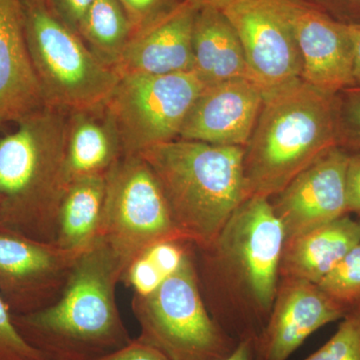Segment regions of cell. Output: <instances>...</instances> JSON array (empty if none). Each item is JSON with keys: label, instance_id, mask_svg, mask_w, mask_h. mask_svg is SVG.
I'll return each mask as SVG.
<instances>
[{"label": "cell", "instance_id": "cell-1", "mask_svg": "<svg viewBox=\"0 0 360 360\" xmlns=\"http://www.w3.org/2000/svg\"><path fill=\"white\" fill-rule=\"evenodd\" d=\"M284 241L283 225L269 198L250 196L210 245L194 246L208 312L236 342L257 338L269 321Z\"/></svg>", "mask_w": 360, "mask_h": 360}, {"label": "cell", "instance_id": "cell-2", "mask_svg": "<svg viewBox=\"0 0 360 360\" xmlns=\"http://www.w3.org/2000/svg\"><path fill=\"white\" fill-rule=\"evenodd\" d=\"M123 274L115 252L98 238L78 255L58 300L13 315L14 324L49 360H96L113 354L134 340L116 304Z\"/></svg>", "mask_w": 360, "mask_h": 360}, {"label": "cell", "instance_id": "cell-3", "mask_svg": "<svg viewBox=\"0 0 360 360\" xmlns=\"http://www.w3.org/2000/svg\"><path fill=\"white\" fill-rule=\"evenodd\" d=\"M340 146L338 96L295 80L264 92L245 146L248 196L271 198L305 168Z\"/></svg>", "mask_w": 360, "mask_h": 360}, {"label": "cell", "instance_id": "cell-4", "mask_svg": "<svg viewBox=\"0 0 360 360\" xmlns=\"http://www.w3.org/2000/svg\"><path fill=\"white\" fill-rule=\"evenodd\" d=\"M68 113L46 105L0 137V229L56 243Z\"/></svg>", "mask_w": 360, "mask_h": 360}, {"label": "cell", "instance_id": "cell-5", "mask_svg": "<svg viewBox=\"0 0 360 360\" xmlns=\"http://www.w3.org/2000/svg\"><path fill=\"white\" fill-rule=\"evenodd\" d=\"M137 155L155 174L177 229L195 248L210 245L248 198L245 146L179 139Z\"/></svg>", "mask_w": 360, "mask_h": 360}, {"label": "cell", "instance_id": "cell-6", "mask_svg": "<svg viewBox=\"0 0 360 360\" xmlns=\"http://www.w3.org/2000/svg\"><path fill=\"white\" fill-rule=\"evenodd\" d=\"M139 340L170 360H222L238 345L213 321L201 295L194 245L155 290L134 295Z\"/></svg>", "mask_w": 360, "mask_h": 360}, {"label": "cell", "instance_id": "cell-7", "mask_svg": "<svg viewBox=\"0 0 360 360\" xmlns=\"http://www.w3.org/2000/svg\"><path fill=\"white\" fill-rule=\"evenodd\" d=\"M26 41L47 106L66 111L103 105L120 80L44 2L23 1Z\"/></svg>", "mask_w": 360, "mask_h": 360}, {"label": "cell", "instance_id": "cell-8", "mask_svg": "<svg viewBox=\"0 0 360 360\" xmlns=\"http://www.w3.org/2000/svg\"><path fill=\"white\" fill-rule=\"evenodd\" d=\"M98 238L115 252L124 272L158 243L188 241L175 225L162 189L141 155H123L106 174Z\"/></svg>", "mask_w": 360, "mask_h": 360}, {"label": "cell", "instance_id": "cell-9", "mask_svg": "<svg viewBox=\"0 0 360 360\" xmlns=\"http://www.w3.org/2000/svg\"><path fill=\"white\" fill-rule=\"evenodd\" d=\"M205 84L194 71L120 75L105 106L124 155L179 139L182 125Z\"/></svg>", "mask_w": 360, "mask_h": 360}, {"label": "cell", "instance_id": "cell-10", "mask_svg": "<svg viewBox=\"0 0 360 360\" xmlns=\"http://www.w3.org/2000/svg\"><path fill=\"white\" fill-rule=\"evenodd\" d=\"M217 7L238 33L250 79L264 92L302 78L295 35L274 0H229Z\"/></svg>", "mask_w": 360, "mask_h": 360}, {"label": "cell", "instance_id": "cell-11", "mask_svg": "<svg viewBox=\"0 0 360 360\" xmlns=\"http://www.w3.org/2000/svg\"><path fill=\"white\" fill-rule=\"evenodd\" d=\"M80 253L0 229V296L11 314H30L56 302Z\"/></svg>", "mask_w": 360, "mask_h": 360}, {"label": "cell", "instance_id": "cell-12", "mask_svg": "<svg viewBox=\"0 0 360 360\" xmlns=\"http://www.w3.org/2000/svg\"><path fill=\"white\" fill-rule=\"evenodd\" d=\"M274 1L295 35L302 58V79L329 94L354 86V46L347 23L305 0Z\"/></svg>", "mask_w": 360, "mask_h": 360}, {"label": "cell", "instance_id": "cell-13", "mask_svg": "<svg viewBox=\"0 0 360 360\" xmlns=\"http://www.w3.org/2000/svg\"><path fill=\"white\" fill-rule=\"evenodd\" d=\"M349 153L335 146L269 198L285 240L348 214L345 174Z\"/></svg>", "mask_w": 360, "mask_h": 360}, {"label": "cell", "instance_id": "cell-14", "mask_svg": "<svg viewBox=\"0 0 360 360\" xmlns=\"http://www.w3.org/2000/svg\"><path fill=\"white\" fill-rule=\"evenodd\" d=\"M348 312L317 284L281 277L269 321L255 338V360H288L312 333Z\"/></svg>", "mask_w": 360, "mask_h": 360}, {"label": "cell", "instance_id": "cell-15", "mask_svg": "<svg viewBox=\"0 0 360 360\" xmlns=\"http://www.w3.org/2000/svg\"><path fill=\"white\" fill-rule=\"evenodd\" d=\"M264 103V90L250 78L205 85L186 118L179 139L245 146Z\"/></svg>", "mask_w": 360, "mask_h": 360}, {"label": "cell", "instance_id": "cell-16", "mask_svg": "<svg viewBox=\"0 0 360 360\" xmlns=\"http://www.w3.org/2000/svg\"><path fill=\"white\" fill-rule=\"evenodd\" d=\"M46 106L26 41L21 0H0V127Z\"/></svg>", "mask_w": 360, "mask_h": 360}, {"label": "cell", "instance_id": "cell-17", "mask_svg": "<svg viewBox=\"0 0 360 360\" xmlns=\"http://www.w3.org/2000/svg\"><path fill=\"white\" fill-rule=\"evenodd\" d=\"M200 6L186 0L174 13L130 39L115 66L118 75L193 71V25Z\"/></svg>", "mask_w": 360, "mask_h": 360}, {"label": "cell", "instance_id": "cell-18", "mask_svg": "<svg viewBox=\"0 0 360 360\" xmlns=\"http://www.w3.org/2000/svg\"><path fill=\"white\" fill-rule=\"evenodd\" d=\"M360 243V222L348 214L284 241L279 276L314 284Z\"/></svg>", "mask_w": 360, "mask_h": 360}, {"label": "cell", "instance_id": "cell-19", "mask_svg": "<svg viewBox=\"0 0 360 360\" xmlns=\"http://www.w3.org/2000/svg\"><path fill=\"white\" fill-rule=\"evenodd\" d=\"M123 155L120 134L105 103L70 111L65 153L68 184L82 177L105 175Z\"/></svg>", "mask_w": 360, "mask_h": 360}, {"label": "cell", "instance_id": "cell-20", "mask_svg": "<svg viewBox=\"0 0 360 360\" xmlns=\"http://www.w3.org/2000/svg\"><path fill=\"white\" fill-rule=\"evenodd\" d=\"M193 71L205 85L250 78L243 44L219 8L200 4L194 18Z\"/></svg>", "mask_w": 360, "mask_h": 360}, {"label": "cell", "instance_id": "cell-21", "mask_svg": "<svg viewBox=\"0 0 360 360\" xmlns=\"http://www.w3.org/2000/svg\"><path fill=\"white\" fill-rule=\"evenodd\" d=\"M106 196V174L72 180L66 187L58 214L56 245L84 252L99 238Z\"/></svg>", "mask_w": 360, "mask_h": 360}, {"label": "cell", "instance_id": "cell-22", "mask_svg": "<svg viewBox=\"0 0 360 360\" xmlns=\"http://www.w3.org/2000/svg\"><path fill=\"white\" fill-rule=\"evenodd\" d=\"M106 65L115 68L132 37V28L118 0H94L78 32Z\"/></svg>", "mask_w": 360, "mask_h": 360}, {"label": "cell", "instance_id": "cell-23", "mask_svg": "<svg viewBox=\"0 0 360 360\" xmlns=\"http://www.w3.org/2000/svg\"><path fill=\"white\" fill-rule=\"evenodd\" d=\"M317 285L348 311L360 307V243Z\"/></svg>", "mask_w": 360, "mask_h": 360}, {"label": "cell", "instance_id": "cell-24", "mask_svg": "<svg viewBox=\"0 0 360 360\" xmlns=\"http://www.w3.org/2000/svg\"><path fill=\"white\" fill-rule=\"evenodd\" d=\"M303 360H360V307L350 310L330 340Z\"/></svg>", "mask_w": 360, "mask_h": 360}, {"label": "cell", "instance_id": "cell-25", "mask_svg": "<svg viewBox=\"0 0 360 360\" xmlns=\"http://www.w3.org/2000/svg\"><path fill=\"white\" fill-rule=\"evenodd\" d=\"M132 28V37L141 34L181 6L186 0H118Z\"/></svg>", "mask_w": 360, "mask_h": 360}, {"label": "cell", "instance_id": "cell-26", "mask_svg": "<svg viewBox=\"0 0 360 360\" xmlns=\"http://www.w3.org/2000/svg\"><path fill=\"white\" fill-rule=\"evenodd\" d=\"M0 360H49L20 335L8 305L0 296Z\"/></svg>", "mask_w": 360, "mask_h": 360}, {"label": "cell", "instance_id": "cell-27", "mask_svg": "<svg viewBox=\"0 0 360 360\" xmlns=\"http://www.w3.org/2000/svg\"><path fill=\"white\" fill-rule=\"evenodd\" d=\"M338 96L340 146L360 150V86L348 87Z\"/></svg>", "mask_w": 360, "mask_h": 360}, {"label": "cell", "instance_id": "cell-28", "mask_svg": "<svg viewBox=\"0 0 360 360\" xmlns=\"http://www.w3.org/2000/svg\"><path fill=\"white\" fill-rule=\"evenodd\" d=\"M165 277L150 258L142 255L125 270L122 281L134 291L135 295H146L155 290Z\"/></svg>", "mask_w": 360, "mask_h": 360}, {"label": "cell", "instance_id": "cell-29", "mask_svg": "<svg viewBox=\"0 0 360 360\" xmlns=\"http://www.w3.org/2000/svg\"><path fill=\"white\" fill-rule=\"evenodd\" d=\"M94 2V0H45L51 13L77 34Z\"/></svg>", "mask_w": 360, "mask_h": 360}, {"label": "cell", "instance_id": "cell-30", "mask_svg": "<svg viewBox=\"0 0 360 360\" xmlns=\"http://www.w3.org/2000/svg\"><path fill=\"white\" fill-rule=\"evenodd\" d=\"M347 213H356L360 217V150L349 155L345 174Z\"/></svg>", "mask_w": 360, "mask_h": 360}, {"label": "cell", "instance_id": "cell-31", "mask_svg": "<svg viewBox=\"0 0 360 360\" xmlns=\"http://www.w3.org/2000/svg\"><path fill=\"white\" fill-rule=\"evenodd\" d=\"M96 360H170L155 347L134 338L127 347Z\"/></svg>", "mask_w": 360, "mask_h": 360}, {"label": "cell", "instance_id": "cell-32", "mask_svg": "<svg viewBox=\"0 0 360 360\" xmlns=\"http://www.w3.org/2000/svg\"><path fill=\"white\" fill-rule=\"evenodd\" d=\"M319 4L330 11H335L343 18H352L360 14V0H316Z\"/></svg>", "mask_w": 360, "mask_h": 360}, {"label": "cell", "instance_id": "cell-33", "mask_svg": "<svg viewBox=\"0 0 360 360\" xmlns=\"http://www.w3.org/2000/svg\"><path fill=\"white\" fill-rule=\"evenodd\" d=\"M354 46V86H360V22L347 23Z\"/></svg>", "mask_w": 360, "mask_h": 360}, {"label": "cell", "instance_id": "cell-34", "mask_svg": "<svg viewBox=\"0 0 360 360\" xmlns=\"http://www.w3.org/2000/svg\"><path fill=\"white\" fill-rule=\"evenodd\" d=\"M222 360H255V340H241L229 356Z\"/></svg>", "mask_w": 360, "mask_h": 360}, {"label": "cell", "instance_id": "cell-35", "mask_svg": "<svg viewBox=\"0 0 360 360\" xmlns=\"http://www.w3.org/2000/svg\"><path fill=\"white\" fill-rule=\"evenodd\" d=\"M194 1L200 4H210V6H219L220 4L229 1V0H194Z\"/></svg>", "mask_w": 360, "mask_h": 360}, {"label": "cell", "instance_id": "cell-36", "mask_svg": "<svg viewBox=\"0 0 360 360\" xmlns=\"http://www.w3.org/2000/svg\"><path fill=\"white\" fill-rule=\"evenodd\" d=\"M23 1L44 2V4H45V0H23Z\"/></svg>", "mask_w": 360, "mask_h": 360}, {"label": "cell", "instance_id": "cell-37", "mask_svg": "<svg viewBox=\"0 0 360 360\" xmlns=\"http://www.w3.org/2000/svg\"><path fill=\"white\" fill-rule=\"evenodd\" d=\"M359 222H360V220H359Z\"/></svg>", "mask_w": 360, "mask_h": 360}]
</instances>
